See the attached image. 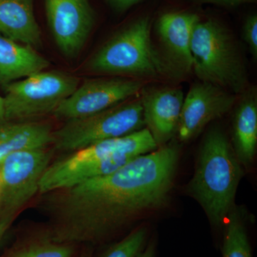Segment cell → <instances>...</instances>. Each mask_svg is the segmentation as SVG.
<instances>
[{
  "label": "cell",
  "instance_id": "14",
  "mask_svg": "<svg viewBox=\"0 0 257 257\" xmlns=\"http://www.w3.org/2000/svg\"><path fill=\"white\" fill-rule=\"evenodd\" d=\"M0 35L35 50L42 46L33 0H0Z\"/></svg>",
  "mask_w": 257,
  "mask_h": 257
},
{
  "label": "cell",
  "instance_id": "15",
  "mask_svg": "<svg viewBox=\"0 0 257 257\" xmlns=\"http://www.w3.org/2000/svg\"><path fill=\"white\" fill-rule=\"evenodd\" d=\"M53 133L50 124L37 120L5 121L0 124V162L16 152L50 147Z\"/></svg>",
  "mask_w": 257,
  "mask_h": 257
},
{
  "label": "cell",
  "instance_id": "5",
  "mask_svg": "<svg viewBox=\"0 0 257 257\" xmlns=\"http://www.w3.org/2000/svg\"><path fill=\"white\" fill-rule=\"evenodd\" d=\"M192 68L202 82L242 92L246 77L231 36L213 19L198 20L193 28L191 42Z\"/></svg>",
  "mask_w": 257,
  "mask_h": 257
},
{
  "label": "cell",
  "instance_id": "23",
  "mask_svg": "<svg viewBox=\"0 0 257 257\" xmlns=\"http://www.w3.org/2000/svg\"><path fill=\"white\" fill-rule=\"evenodd\" d=\"M115 11L124 13L143 0H104Z\"/></svg>",
  "mask_w": 257,
  "mask_h": 257
},
{
  "label": "cell",
  "instance_id": "26",
  "mask_svg": "<svg viewBox=\"0 0 257 257\" xmlns=\"http://www.w3.org/2000/svg\"><path fill=\"white\" fill-rule=\"evenodd\" d=\"M4 99L3 96H0V124L5 122Z\"/></svg>",
  "mask_w": 257,
  "mask_h": 257
},
{
  "label": "cell",
  "instance_id": "12",
  "mask_svg": "<svg viewBox=\"0 0 257 257\" xmlns=\"http://www.w3.org/2000/svg\"><path fill=\"white\" fill-rule=\"evenodd\" d=\"M184 98L182 91L177 88H157L143 92L145 124L159 147L177 133Z\"/></svg>",
  "mask_w": 257,
  "mask_h": 257
},
{
  "label": "cell",
  "instance_id": "27",
  "mask_svg": "<svg viewBox=\"0 0 257 257\" xmlns=\"http://www.w3.org/2000/svg\"><path fill=\"white\" fill-rule=\"evenodd\" d=\"M10 226V225L7 224L6 223L0 221V241L3 240L7 231L9 229Z\"/></svg>",
  "mask_w": 257,
  "mask_h": 257
},
{
  "label": "cell",
  "instance_id": "25",
  "mask_svg": "<svg viewBox=\"0 0 257 257\" xmlns=\"http://www.w3.org/2000/svg\"><path fill=\"white\" fill-rule=\"evenodd\" d=\"M84 248L79 251L77 257H93L92 246L84 245Z\"/></svg>",
  "mask_w": 257,
  "mask_h": 257
},
{
  "label": "cell",
  "instance_id": "18",
  "mask_svg": "<svg viewBox=\"0 0 257 257\" xmlns=\"http://www.w3.org/2000/svg\"><path fill=\"white\" fill-rule=\"evenodd\" d=\"M79 246L57 242L42 229L18 240L4 257H77Z\"/></svg>",
  "mask_w": 257,
  "mask_h": 257
},
{
  "label": "cell",
  "instance_id": "2",
  "mask_svg": "<svg viewBox=\"0 0 257 257\" xmlns=\"http://www.w3.org/2000/svg\"><path fill=\"white\" fill-rule=\"evenodd\" d=\"M158 148L143 128L119 138L94 144L52 162L42 177L39 194H45L119 170L135 157Z\"/></svg>",
  "mask_w": 257,
  "mask_h": 257
},
{
  "label": "cell",
  "instance_id": "13",
  "mask_svg": "<svg viewBox=\"0 0 257 257\" xmlns=\"http://www.w3.org/2000/svg\"><path fill=\"white\" fill-rule=\"evenodd\" d=\"M199 20L192 13L172 12L159 18L157 30L172 67L184 72L192 69L191 42L194 25Z\"/></svg>",
  "mask_w": 257,
  "mask_h": 257
},
{
  "label": "cell",
  "instance_id": "9",
  "mask_svg": "<svg viewBox=\"0 0 257 257\" xmlns=\"http://www.w3.org/2000/svg\"><path fill=\"white\" fill-rule=\"evenodd\" d=\"M143 83L124 78L87 79L57 107L54 116L67 120L96 114L138 94Z\"/></svg>",
  "mask_w": 257,
  "mask_h": 257
},
{
  "label": "cell",
  "instance_id": "17",
  "mask_svg": "<svg viewBox=\"0 0 257 257\" xmlns=\"http://www.w3.org/2000/svg\"><path fill=\"white\" fill-rule=\"evenodd\" d=\"M233 145L241 165L248 167L256 155L257 145V100L253 91L243 96L235 111Z\"/></svg>",
  "mask_w": 257,
  "mask_h": 257
},
{
  "label": "cell",
  "instance_id": "21",
  "mask_svg": "<svg viewBox=\"0 0 257 257\" xmlns=\"http://www.w3.org/2000/svg\"><path fill=\"white\" fill-rule=\"evenodd\" d=\"M243 38L253 57H257V16L256 14L246 18L243 25Z\"/></svg>",
  "mask_w": 257,
  "mask_h": 257
},
{
  "label": "cell",
  "instance_id": "20",
  "mask_svg": "<svg viewBox=\"0 0 257 257\" xmlns=\"http://www.w3.org/2000/svg\"><path fill=\"white\" fill-rule=\"evenodd\" d=\"M147 239V228L140 226L108 246L97 257H136L146 246Z\"/></svg>",
  "mask_w": 257,
  "mask_h": 257
},
{
  "label": "cell",
  "instance_id": "8",
  "mask_svg": "<svg viewBox=\"0 0 257 257\" xmlns=\"http://www.w3.org/2000/svg\"><path fill=\"white\" fill-rule=\"evenodd\" d=\"M50 147L11 154L0 162V221L11 225L40 191L52 162Z\"/></svg>",
  "mask_w": 257,
  "mask_h": 257
},
{
  "label": "cell",
  "instance_id": "16",
  "mask_svg": "<svg viewBox=\"0 0 257 257\" xmlns=\"http://www.w3.org/2000/svg\"><path fill=\"white\" fill-rule=\"evenodd\" d=\"M50 62L33 47L0 35V83H10L45 71Z\"/></svg>",
  "mask_w": 257,
  "mask_h": 257
},
{
  "label": "cell",
  "instance_id": "24",
  "mask_svg": "<svg viewBox=\"0 0 257 257\" xmlns=\"http://www.w3.org/2000/svg\"><path fill=\"white\" fill-rule=\"evenodd\" d=\"M156 255V245L155 242L150 241L143 251H140L136 257H155Z\"/></svg>",
  "mask_w": 257,
  "mask_h": 257
},
{
  "label": "cell",
  "instance_id": "11",
  "mask_svg": "<svg viewBox=\"0 0 257 257\" xmlns=\"http://www.w3.org/2000/svg\"><path fill=\"white\" fill-rule=\"evenodd\" d=\"M235 97L222 88L206 82L193 84L184 98L179 119V140L195 138L213 120L221 117L234 105Z\"/></svg>",
  "mask_w": 257,
  "mask_h": 257
},
{
  "label": "cell",
  "instance_id": "4",
  "mask_svg": "<svg viewBox=\"0 0 257 257\" xmlns=\"http://www.w3.org/2000/svg\"><path fill=\"white\" fill-rule=\"evenodd\" d=\"M150 30V18H139L97 51L88 62V69L96 73L148 77L174 73V67L152 46Z\"/></svg>",
  "mask_w": 257,
  "mask_h": 257
},
{
  "label": "cell",
  "instance_id": "1",
  "mask_svg": "<svg viewBox=\"0 0 257 257\" xmlns=\"http://www.w3.org/2000/svg\"><path fill=\"white\" fill-rule=\"evenodd\" d=\"M178 160L177 147L166 145L110 174L43 194L50 218L45 231L57 242L78 246L104 242L165 204Z\"/></svg>",
  "mask_w": 257,
  "mask_h": 257
},
{
  "label": "cell",
  "instance_id": "6",
  "mask_svg": "<svg viewBox=\"0 0 257 257\" xmlns=\"http://www.w3.org/2000/svg\"><path fill=\"white\" fill-rule=\"evenodd\" d=\"M79 85L75 76L59 71H42L6 86V121H34L53 114Z\"/></svg>",
  "mask_w": 257,
  "mask_h": 257
},
{
  "label": "cell",
  "instance_id": "10",
  "mask_svg": "<svg viewBox=\"0 0 257 257\" xmlns=\"http://www.w3.org/2000/svg\"><path fill=\"white\" fill-rule=\"evenodd\" d=\"M47 23L61 52L69 57L78 55L94 23L89 0H45Z\"/></svg>",
  "mask_w": 257,
  "mask_h": 257
},
{
  "label": "cell",
  "instance_id": "3",
  "mask_svg": "<svg viewBox=\"0 0 257 257\" xmlns=\"http://www.w3.org/2000/svg\"><path fill=\"white\" fill-rule=\"evenodd\" d=\"M241 166L224 133L210 130L203 140L188 189L216 227L224 224L234 208Z\"/></svg>",
  "mask_w": 257,
  "mask_h": 257
},
{
  "label": "cell",
  "instance_id": "19",
  "mask_svg": "<svg viewBox=\"0 0 257 257\" xmlns=\"http://www.w3.org/2000/svg\"><path fill=\"white\" fill-rule=\"evenodd\" d=\"M224 225L222 257H252L244 221L236 208H233Z\"/></svg>",
  "mask_w": 257,
  "mask_h": 257
},
{
  "label": "cell",
  "instance_id": "7",
  "mask_svg": "<svg viewBox=\"0 0 257 257\" xmlns=\"http://www.w3.org/2000/svg\"><path fill=\"white\" fill-rule=\"evenodd\" d=\"M144 124L141 99L121 102L96 114L67 120L54 131L52 145L59 151L72 153L130 135L143 128Z\"/></svg>",
  "mask_w": 257,
  "mask_h": 257
},
{
  "label": "cell",
  "instance_id": "22",
  "mask_svg": "<svg viewBox=\"0 0 257 257\" xmlns=\"http://www.w3.org/2000/svg\"><path fill=\"white\" fill-rule=\"evenodd\" d=\"M197 5L212 4L226 8H233L245 3H256V0H191Z\"/></svg>",
  "mask_w": 257,
  "mask_h": 257
}]
</instances>
